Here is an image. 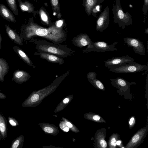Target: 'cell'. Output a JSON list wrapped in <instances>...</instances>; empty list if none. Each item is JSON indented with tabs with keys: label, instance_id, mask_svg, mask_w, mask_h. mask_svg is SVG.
<instances>
[{
	"label": "cell",
	"instance_id": "1",
	"mask_svg": "<svg viewBox=\"0 0 148 148\" xmlns=\"http://www.w3.org/2000/svg\"><path fill=\"white\" fill-rule=\"evenodd\" d=\"M26 31L28 38L34 36L42 37L56 44L64 41L66 38L64 32L61 28L55 26L46 28L31 23L26 27Z\"/></svg>",
	"mask_w": 148,
	"mask_h": 148
},
{
	"label": "cell",
	"instance_id": "2",
	"mask_svg": "<svg viewBox=\"0 0 148 148\" xmlns=\"http://www.w3.org/2000/svg\"><path fill=\"white\" fill-rule=\"evenodd\" d=\"M112 10L114 23H117L122 29H124L126 26L132 24L131 15L128 12H124L120 0H116L113 5Z\"/></svg>",
	"mask_w": 148,
	"mask_h": 148
},
{
	"label": "cell",
	"instance_id": "3",
	"mask_svg": "<svg viewBox=\"0 0 148 148\" xmlns=\"http://www.w3.org/2000/svg\"><path fill=\"white\" fill-rule=\"evenodd\" d=\"M147 69V64L146 65L135 62L114 66L110 68L109 70L116 73H127L141 72Z\"/></svg>",
	"mask_w": 148,
	"mask_h": 148
},
{
	"label": "cell",
	"instance_id": "4",
	"mask_svg": "<svg viewBox=\"0 0 148 148\" xmlns=\"http://www.w3.org/2000/svg\"><path fill=\"white\" fill-rule=\"evenodd\" d=\"M36 48L40 52L57 55L60 57H66L70 54V51H69L68 50L55 45L38 44Z\"/></svg>",
	"mask_w": 148,
	"mask_h": 148
},
{
	"label": "cell",
	"instance_id": "5",
	"mask_svg": "<svg viewBox=\"0 0 148 148\" xmlns=\"http://www.w3.org/2000/svg\"><path fill=\"white\" fill-rule=\"evenodd\" d=\"M117 43V42L115 41L112 44L108 45L107 43L103 41L92 42L93 47L90 48H86L83 50V51L84 52L93 51L100 52L116 51L117 49L115 46Z\"/></svg>",
	"mask_w": 148,
	"mask_h": 148
},
{
	"label": "cell",
	"instance_id": "6",
	"mask_svg": "<svg viewBox=\"0 0 148 148\" xmlns=\"http://www.w3.org/2000/svg\"><path fill=\"white\" fill-rule=\"evenodd\" d=\"M147 131V126L140 129L132 136L124 147L136 148L139 146L143 141Z\"/></svg>",
	"mask_w": 148,
	"mask_h": 148
},
{
	"label": "cell",
	"instance_id": "7",
	"mask_svg": "<svg viewBox=\"0 0 148 148\" xmlns=\"http://www.w3.org/2000/svg\"><path fill=\"white\" fill-rule=\"evenodd\" d=\"M109 7L107 5L101 12L97 20L96 29L97 31L102 32L109 26Z\"/></svg>",
	"mask_w": 148,
	"mask_h": 148
},
{
	"label": "cell",
	"instance_id": "8",
	"mask_svg": "<svg viewBox=\"0 0 148 148\" xmlns=\"http://www.w3.org/2000/svg\"><path fill=\"white\" fill-rule=\"evenodd\" d=\"M123 40L127 46L132 47L134 51L140 55L145 54V49L142 42L138 39L130 37L124 38Z\"/></svg>",
	"mask_w": 148,
	"mask_h": 148
},
{
	"label": "cell",
	"instance_id": "9",
	"mask_svg": "<svg viewBox=\"0 0 148 148\" xmlns=\"http://www.w3.org/2000/svg\"><path fill=\"white\" fill-rule=\"evenodd\" d=\"M135 62L133 58L127 55L112 57L108 59L105 61L104 65L109 69L111 67L122 64Z\"/></svg>",
	"mask_w": 148,
	"mask_h": 148
},
{
	"label": "cell",
	"instance_id": "10",
	"mask_svg": "<svg viewBox=\"0 0 148 148\" xmlns=\"http://www.w3.org/2000/svg\"><path fill=\"white\" fill-rule=\"evenodd\" d=\"M106 130L105 128L98 129L95 132V136L94 146L95 148L107 147V144L105 138Z\"/></svg>",
	"mask_w": 148,
	"mask_h": 148
},
{
	"label": "cell",
	"instance_id": "11",
	"mask_svg": "<svg viewBox=\"0 0 148 148\" xmlns=\"http://www.w3.org/2000/svg\"><path fill=\"white\" fill-rule=\"evenodd\" d=\"M112 85L119 89L121 92L129 91L130 86L132 84H135L136 83L133 82L130 83L122 78L117 77L115 79H110Z\"/></svg>",
	"mask_w": 148,
	"mask_h": 148
},
{
	"label": "cell",
	"instance_id": "12",
	"mask_svg": "<svg viewBox=\"0 0 148 148\" xmlns=\"http://www.w3.org/2000/svg\"><path fill=\"white\" fill-rule=\"evenodd\" d=\"M73 42L75 45L81 48L87 45L86 48H90L93 47L92 42L88 35L86 34H82L74 38Z\"/></svg>",
	"mask_w": 148,
	"mask_h": 148
},
{
	"label": "cell",
	"instance_id": "13",
	"mask_svg": "<svg viewBox=\"0 0 148 148\" xmlns=\"http://www.w3.org/2000/svg\"><path fill=\"white\" fill-rule=\"evenodd\" d=\"M30 76L26 71L20 70H17L15 71L12 80L16 83L21 84L26 82L30 78Z\"/></svg>",
	"mask_w": 148,
	"mask_h": 148
},
{
	"label": "cell",
	"instance_id": "14",
	"mask_svg": "<svg viewBox=\"0 0 148 148\" xmlns=\"http://www.w3.org/2000/svg\"><path fill=\"white\" fill-rule=\"evenodd\" d=\"M38 55L42 58L47 60L48 62L58 64L61 65L64 63L63 59L51 53L44 52H40L34 54Z\"/></svg>",
	"mask_w": 148,
	"mask_h": 148
},
{
	"label": "cell",
	"instance_id": "15",
	"mask_svg": "<svg viewBox=\"0 0 148 148\" xmlns=\"http://www.w3.org/2000/svg\"><path fill=\"white\" fill-rule=\"evenodd\" d=\"M104 1V0H83V5L86 14L90 16L92 9Z\"/></svg>",
	"mask_w": 148,
	"mask_h": 148
},
{
	"label": "cell",
	"instance_id": "16",
	"mask_svg": "<svg viewBox=\"0 0 148 148\" xmlns=\"http://www.w3.org/2000/svg\"><path fill=\"white\" fill-rule=\"evenodd\" d=\"M97 74L94 72L88 73L86 75L88 80L92 85L96 88L103 90H105V87L103 83L96 78Z\"/></svg>",
	"mask_w": 148,
	"mask_h": 148
},
{
	"label": "cell",
	"instance_id": "17",
	"mask_svg": "<svg viewBox=\"0 0 148 148\" xmlns=\"http://www.w3.org/2000/svg\"><path fill=\"white\" fill-rule=\"evenodd\" d=\"M0 15L8 21L16 22L15 18L10 10L3 4H0Z\"/></svg>",
	"mask_w": 148,
	"mask_h": 148
},
{
	"label": "cell",
	"instance_id": "18",
	"mask_svg": "<svg viewBox=\"0 0 148 148\" xmlns=\"http://www.w3.org/2000/svg\"><path fill=\"white\" fill-rule=\"evenodd\" d=\"M6 119L0 112V132L1 139H5L7 136L8 129Z\"/></svg>",
	"mask_w": 148,
	"mask_h": 148
},
{
	"label": "cell",
	"instance_id": "19",
	"mask_svg": "<svg viewBox=\"0 0 148 148\" xmlns=\"http://www.w3.org/2000/svg\"><path fill=\"white\" fill-rule=\"evenodd\" d=\"M6 32L9 36L17 44L23 45V40L8 25H5Z\"/></svg>",
	"mask_w": 148,
	"mask_h": 148
},
{
	"label": "cell",
	"instance_id": "20",
	"mask_svg": "<svg viewBox=\"0 0 148 148\" xmlns=\"http://www.w3.org/2000/svg\"><path fill=\"white\" fill-rule=\"evenodd\" d=\"M9 70V66L6 61L0 58V81L3 82L5 75Z\"/></svg>",
	"mask_w": 148,
	"mask_h": 148
},
{
	"label": "cell",
	"instance_id": "21",
	"mask_svg": "<svg viewBox=\"0 0 148 148\" xmlns=\"http://www.w3.org/2000/svg\"><path fill=\"white\" fill-rule=\"evenodd\" d=\"M13 49L14 51L29 66H32V63L28 57L19 47L14 46Z\"/></svg>",
	"mask_w": 148,
	"mask_h": 148
},
{
	"label": "cell",
	"instance_id": "22",
	"mask_svg": "<svg viewBox=\"0 0 148 148\" xmlns=\"http://www.w3.org/2000/svg\"><path fill=\"white\" fill-rule=\"evenodd\" d=\"M17 0L18 2L19 8L22 11H25L29 13L33 12L34 8L32 4L27 1L23 2L21 0Z\"/></svg>",
	"mask_w": 148,
	"mask_h": 148
},
{
	"label": "cell",
	"instance_id": "23",
	"mask_svg": "<svg viewBox=\"0 0 148 148\" xmlns=\"http://www.w3.org/2000/svg\"><path fill=\"white\" fill-rule=\"evenodd\" d=\"M24 136L22 135L18 136L11 143L10 148H21L23 147Z\"/></svg>",
	"mask_w": 148,
	"mask_h": 148
},
{
	"label": "cell",
	"instance_id": "24",
	"mask_svg": "<svg viewBox=\"0 0 148 148\" xmlns=\"http://www.w3.org/2000/svg\"><path fill=\"white\" fill-rule=\"evenodd\" d=\"M120 139L118 134H113L110 137L108 140L109 147L115 148L116 147V142Z\"/></svg>",
	"mask_w": 148,
	"mask_h": 148
},
{
	"label": "cell",
	"instance_id": "25",
	"mask_svg": "<svg viewBox=\"0 0 148 148\" xmlns=\"http://www.w3.org/2000/svg\"><path fill=\"white\" fill-rule=\"evenodd\" d=\"M8 6L12 12L16 15H18L16 0H6Z\"/></svg>",
	"mask_w": 148,
	"mask_h": 148
},
{
	"label": "cell",
	"instance_id": "26",
	"mask_svg": "<svg viewBox=\"0 0 148 148\" xmlns=\"http://www.w3.org/2000/svg\"><path fill=\"white\" fill-rule=\"evenodd\" d=\"M88 118L95 122L105 123V120L100 115L94 113H90L88 115Z\"/></svg>",
	"mask_w": 148,
	"mask_h": 148
},
{
	"label": "cell",
	"instance_id": "27",
	"mask_svg": "<svg viewBox=\"0 0 148 148\" xmlns=\"http://www.w3.org/2000/svg\"><path fill=\"white\" fill-rule=\"evenodd\" d=\"M50 1L53 10L56 12L59 13L60 10L58 0H50Z\"/></svg>",
	"mask_w": 148,
	"mask_h": 148
},
{
	"label": "cell",
	"instance_id": "28",
	"mask_svg": "<svg viewBox=\"0 0 148 148\" xmlns=\"http://www.w3.org/2000/svg\"><path fill=\"white\" fill-rule=\"evenodd\" d=\"M101 8L102 5L101 4L94 8L92 10L91 14L94 17L97 18V14L98 12H101Z\"/></svg>",
	"mask_w": 148,
	"mask_h": 148
},
{
	"label": "cell",
	"instance_id": "29",
	"mask_svg": "<svg viewBox=\"0 0 148 148\" xmlns=\"http://www.w3.org/2000/svg\"><path fill=\"white\" fill-rule=\"evenodd\" d=\"M8 119L9 123L11 126L16 127L19 125L18 122L14 118L12 117L8 116Z\"/></svg>",
	"mask_w": 148,
	"mask_h": 148
},
{
	"label": "cell",
	"instance_id": "30",
	"mask_svg": "<svg viewBox=\"0 0 148 148\" xmlns=\"http://www.w3.org/2000/svg\"><path fill=\"white\" fill-rule=\"evenodd\" d=\"M40 17L42 20L47 24H49L48 18L45 13L43 10L40 12Z\"/></svg>",
	"mask_w": 148,
	"mask_h": 148
},
{
	"label": "cell",
	"instance_id": "31",
	"mask_svg": "<svg viewBox=\"0 0 148 148\" xmlns=\"http://www.w3.org/2000/svg\"><path fill=\"white\" fill-rule=\"evenodd\" d=\"M148 9V0H144V3L143 6L142 10L144 14V16L146 14Z\"/></svg>",
	"mask_w": 148,
	"mask_h": 148
},
{
	"label": "cell",
	"instance_id": "32",
	"mask_svg": "<svg viewBox=\"0 0 148 148\" xmlns=\"http://www.w3.org/2000/svg\"><path fill=\"white\" fill-rule=\"evenodd\" d=\"M39 98V95L37 94H35L32 96L31 98V100L32 102H35L38 100Z\"/></svg>",
	"mask_w": 148,
	"mask_h": 148
},
{
	"label": "cell",
	"instance_id": "33",
	"mask_svg": "<svg viewBox=\"0 0 148 148\" xmlns=\"http://www.w3.org/2000/svg\"><path fill=\"white\" fill-rule=\"evenodd\" d=\"M135 123V119L134 116L132 117L129 121V127H132Z\"/></svg>",
	"mask_w": 148,
	"mask_h": 148
},
{
	"label": "cell",
	"instance_id": "34",
	"mask_svg": "<svg viewBox=\"0 0 148 148\" xmlns=\"http://www.w3.org/2000/svg\"><path fill=\"white\" fill-rule=\"evenodd\" d=\"M44 130L45 132L51 133L53 132V129L49 127H45L44 129Z\"/></svg>",
	"mask_w": 148,
	"mask_h": 148
},
{
	"label": "cell",
	"instance_id": "35",
	"mask_svg": "<svg viewBox=\"0 0 148 148\" xmlns=\"http://www.w3.org/2000/svg\"><path fill=\"white\" fill-rule=\"evenodd\" d=\"M116 145L117 146L121 148H123L122 147V141L120 140V139H119L116 142Z\"/></svg>",
	"mask_w": 148,
	"mask_h": 148
},
{
	"label": "cell",
	"instance_id": "36",
	"mask_svg": "<svg viewBox=\"0 0 148 148\" xmlns=\"http://www.w3.org/2000/svg\"><path fill=\"white\" fill-rule=\"evenodd\" d=\"M63 22V21L61 20H60L58 21L57 22L56 25L57 27H61L62 24Z\"/></svg>",
	"mask_w": 148,
	"mask_h": 148
},
{
	"label": "cell",
	"instance_id": "37",
	"mask_svg": "<svg viewBox=\"0 0 148 148\" xmlns=\"http://www.w3.org/2000/svg\"><path fill=\"white\" fill-rule=\"evenodd\" d=\"M7 96L4 94L1 93L0 91V99H5Z\"/></svg>",
	"mask_w": 148,
	"mask_h": 148
},
{
	"label": "cell",
	"instance_id": "38",
	"mask_svg": "<svg viewBox=\"0 0 148 148\" xmlns=\"http://www.w3.org/2000/svg\"><path fill=\"white\" fill-rule=\"evenodd\" d=\"M69 101V99L68 98L65 99L63 100V102L64 103H68Z\"/></svg>",
	"mask_w": 148,
	"mask_h": 148
},
{
	"label": "cell",
	"instance_id": "39",
	"mask_svg": "<svg viewBox=\"0 0 148 148\" xmlns=\"http://www.w3.org/2000/svg\"><path fill=\"white\" fill-rule=\"evenodd\" d=\"M67 126L69 127H72V124L69 122H67L66 123Z\"/></svg>",
	"mask_w": 148,
	"mask_h": 148
},
{
	"label": "cell",
	"instance_id": "40",
	"mask_svg": "<svg viewBox=\"0 0 148 148\" xmlns=\"http://www.w3.org/2000/svg\"><path fill=\"white\" fill-rule=\"evenodd\" d=\"M63 130L66 132H68L69 130V129L67 127H65L63 129Z\"/></svg>",
	"mask_w": 148,
	"mask_h": 148
},
{
	"label": "cell",
	"instance_id": "41",
	"mask_svg": "<svg viewBox=\"0 0 148 148\" xmlns=\"http://www.w3.org/2000/svg\"><path fill=\"white\" fill-rule=\"evenodd\" d=\"M1 35L0 34V50H1Z\"/></svg>",
	"mask_w": 148,
	"mask_h": 148
},
{
	"label": "cell",
	"instance_id": "42",
	"mask_svg": "<svg viewBox=\"0 0 148 148\" xmlns=\"http://www.w3.org/2000/svg\"><path fill=\"white\" fill-rule=\"evenodd\" d=\"M145 33L146 34H148V28H147L145 29Z\"/></svg>",
	"mask_w": 148,
	"mask_h": 148
},
{
	"label": "cell",
	"instance_id": "43",
	"mask_svg": "<svg viewBox=\"0 0 148 148\" xmlns=\"http://www.w3.org/2000/svg\"><path fill=\"white\" fill-rule=\"evenodd\" d=\"M1 133H0V142L1 141Z\"/></svg>",
	"mask_w": 148,
	"mask_h": 148
},
{
	"label": "cell",
	"instance_id": "44",
	"mask_svg": "<svg viewBox=\"0 0 148 148\" xmlns=\"http://www.w3.org/2000/svg\"></svg>",
	"mask_w": 148,
	"mask_h": 148
}]
</instances>
